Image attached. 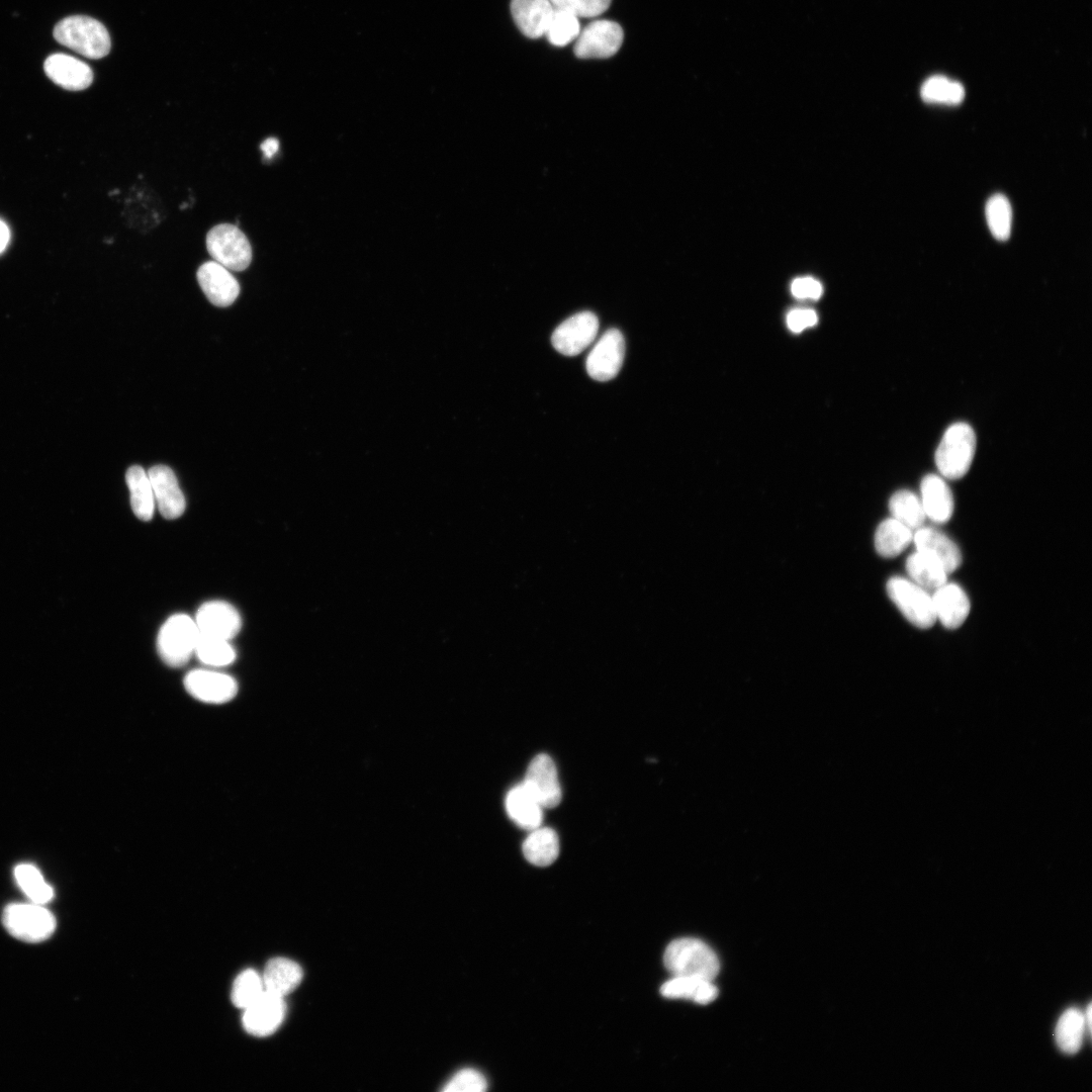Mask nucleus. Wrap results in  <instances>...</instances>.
Here are the masks:
<instances>
[{
	"instance_id": "f257e3e1",
	"label": "nucleus",
	"mask_w": 1092,
	"mask_h": 1092,
	"mask_svg": "<svg viewBox=\"0 0 1092 1092\" xmlns=\"http://www.w3.org/2000/svg\"><path fill=\"white\" fill-rule=\"evenodd\" d=\"M663 963L673 977H697L713 981L720 970L716 953L702 940L684 937L665 948Z\"/></svg>"
},
{
	"instance_id": "f03ea898",
	"label": "nucleus",
	"mask_w": 1092,
	"mask_h": 1092,
	"mask_svg": "<svg viewBox=\"0 0 1092 1092\" xmlns=\"http://www.w3.org/2000/svg\"><path fill=\"white\" fill-rule=\"evenodd\" d=\"M55 39L89 59L105 57L111 48L109 33L98 20L84 15L69 16L54 28Z\"/></svg>"
},
{
	"instance_id": "7ed1b4c3",
	"label": "nucleus",
	"mask_w": 1092,
	"mask_h": 1092,
	"mask_svg": "<svg viewBox=\"0 0 1092 1092\" xmlns=\"http://www.w3.org/2000/svg\"><path fill=\"white\" fill-rule=\"evenodd\" d=\"M976 451V434L964 422L950 425L935 451L934 459L940 475L947 479L963 477L970 469Z\"/></svg>"
},
{
	"instance_id": "20e7f679",
	"label": "nucleus",
	"mask_w": 1092,
	"mask_h": 1092,
	"mask_svg": "<svg viewBox=\"0 0 1092 1092\" xmlns=\"http://www.w3.org/2000/svg\"><path fill=\"white\" fill-rule=\"evenodd\" d=\"M198 637L194 619L186 614H175L165 621L158 633V653L169 666H183L194 654Z\"/></svg>"
},
{
	"instance_id": "39448f33",
	"label": "nucleus",
	"mask_w": 1092,
	"mask_h": 1092,
	"mask_svg": "<svg viewBox=\"0 0 1092 1092\" xmlns=\"http://www.w3.org/2000/svg\"><path fill=\"white\" fill-rule=\"evenodd\" d=\"M6 930L25 942H41L51 937L56 929V918L43 905L12 903L2 913Z\"/></svg>"
},
{
	"instance_id": "423d86ee",
	"label": "nucleus",
	"mask_w": 1092,
	"mask_h": 1092,
	"mask_svg": "<svg viewBox=\"0 0 1092 1092\" xmlns=\"http://www.w3.org/2000/svg\"><path fill=\"white\" fill-rule=\"evenodd\" d=\"M206 248L213 261L229 270L243 271L252 261V248L245 234L234 224L213 226L206 236Z\"/></svg>"
},
{
	"instance_id": "0eeeda50",
	"label": "nucleus",
	"mask_w": 1092,
	"mask_h": 1092,
	"mask_svg": "<svg viewBox=\"0 0 1092 1092\" xmlns=\"http://www.w3.org/2000/svg\"><path fill=\"white\" fill-rule=\"evenodd\" d=\"M887 593L904 617L914 626L927 629L935 621L932 596L911 579L894 576L887 582Z\"/></svg>"
},
{
	"instance_id": "6e6552de",
	"label": "nucleus",
	"mask_w": 1092,
	"mask_h": 1092,
	"mask_svg": "<svg viewBox=\"0 0 1092 1092\" xmlns=\"http://www.w3.org/2000/svg\"><path fill=\"white\" fill-rule=\"evenodd\" d=\"M623 38V29L617 22L596 20L580 30L573 52L580 59L609 58L619 51Z\"/></svg>"
},
{
	"instance_id": "1a4fd4ad",
	"label": "nucleus",
	"mask_w": 1092,
	"mask_h": 1092,
	"mask_svg": "<svg viewBox=\"0 0 1092 1092\" xmlns=\"http://www.w3.org/2000/svg\"><path fill=\"white\" fill-rule=\"evenodd\" d=\"M599 320L590 311L575 313L562 322L553 332V347L565 356H575L586 349L596 339Z\"/></svg>"
},
{
	"instance_id": "9d476101",
	"label": "nucleus",
	"mask_w": 1092,
	"mask_h": 1092,
	"mask_svg": "<svg viewBox=\"0 0 1092 1092\" xmlns=\"http://www.w3.org/2000/svg\"><path fill=\"white\" fill-rule=\"evenodd\" d=\"M625 355V341L621 332L610 329L604 333L586 358V371L598 381H608L620 371Z\"/></svg>"
},
{
	"instance_id": "9b49d317",
	"label": "nucleus",
	"mask_w": 1092,
	"mask_h": 1092,
	"mask_svg": "<svg viewBox=\"0 0 1092 1092\" xmlns=\"http://www.w3.org/2000/svg\"><path fill=\"white\" fill-rule=\"evenodd\" d=\"M523 784L542 808H554L561 801L557 769L547 754H538L531 760Z\"/></svg>"
},
{
	"instance_id": "f8f14e48",
	"label": "nucleus",
	"mask_w": 1092,
	"mask_h": 1092,
	"mask_svg": "<svg viewBox=\"0 0 1092 1092\" xmlns=\"http://www.w3.org/2000/svg\"><path fill=\"white\" fill-rule=\"evenodd\" d=\"M184 687L193 698L210 704L226 703L238 693V684L233 676L202 668L189 671Z\"/></svg>"
},
{
	"instance_id": "ddd939ff",
	"label": "nucleus",
	"mask_w": 1092,
	"mask_h": 1092,
	"mask_svg": "<svg viewBox=\"0 0 1092 1092\" xmlns=\"http://www.w3.org/2000/svg\"><path fill=\"white\" fill-rule=\"evenodd\" d=\"M286 1012L283 997L264 992L254 1003L244 1009L243 1026L254 1036H268L282 1024Z\"/></svg>"
},
{
	"instance_id": "4468645a",
	"label": "nucleus",
	"mask_w": 1092,
	"mask_h": 1092,
	"mask_svg": "<svg viewBox=\"0 0 1092 1092\" xmlns=\"http://www.w3.org/2000/svg\"><path fill=\"white\" fill-rule=\"evenodd\" d=\"M199 634L231 640L241 630L242 619L237 609L224 601L202 604L194 619Z\"/></svg>"
},
{
	"instance_id": "2eb2a0df",
	"label": "nucleus",
	"mask_w": 1092,
	"mask_h": 1092,
	"mask_svg": "<svg viewBox=\"0 0 1092 1092\" xmlns=\"http://www.w3.org/2000/svg\"><path fill=\"white\" fill-rule=\"evenodd\" d=\"M197 281L207 299L216 306L231 305L240 293V285L228 268L215 261L203 263L197 270Z\"/></svg>"
},
{
	"instance_id": "dca6fc26",
	"label": "nucleus",
	"mask_w": 1092,
	"mask_h": 1092,
	"mask_svg": "<svg viewBox=\"0 0 1092 1092\" xmlns=\"http://www.w3.org/2000/svg\"><path fill=\"white\" fill-rule=\"evenodd\" d=\"M148 475L161 515L168 520L179 518L185 511L186 502L173 470L166 465H155L148 470Z\"/></svg>"
},
{
	"instance_id": "f3484780",
	"label": "nucleus",
	"mask_w": 1092,
	"mask_h": 1092,
	"mask_svg": "<svg viewBox=\"0 0 1092 1092\" xmlns=\"http://www.w3.org/2000/svg\"><path fill=\"white\" fill-rule=\"evenodd\" d=\"M47 76L67 90H84L93 81V72L85 62L66 54H53L43 64Z\"/></svg>"
},
{
	"instance_id": "a211bd4d",
	"label": "nucleus",
	"mask_w": 1092,
	"mask_h": 1092,
	"mask_svg": "<svg viewBox=\"0 0 1092 1092\" xmlns=\"http://www.w3.org/2000/svg\"><path fill=\"white\" fill-rule=\"evenodd\" d=\"M916 550L935 559L947 573L954 571L962 562V554L957 544L942 532L928 527H920L913 534Z\"/></svg>"
},
{
	"instance_id": "6ab92c4d",
	"label": "nucleus",
	"mask_w": 1092,
	"mask_h": 1092,
	"mask_svg": "<svg viewBox=\"0 0 1092 1092\" xmlns=\"http://www.w3.org/2000/svg\"><path fill=\"white\" fill-rule=\"evenodd\" d=\"M932 602L936 619L948 629L962 626L971 609L965 590L960 585L947 583V581L934 590Z\"/></svg>"
},
{
	"instance_id": "aec40b11",
	"label": "nucleus",
	"mask_w": 1092,
	"mask_h": 1092,
	"mask_svg": "<svg viewBox=\"0 0 1092 1092\" xmlns=\"http://www.w3.org/2000/svg\"><path fill=\"white\" fill-rule=\"evenodd\" d=\"M919 497L926 518L931 521L941 524L952 516V492L940 475L930 473L923 477Z\"/></svg>"
},
{
	"instance_id": "412c9836",
	"label": "nucleus",
	"mask_w": 1092,
	"mask_h": 1092,
	"mask_svg": "<svg viewBox=\"0 0 1092 1092\" xmlns=\"http://www.w3.org/2000/svg\"><path fill=\"white\" fill-rule=\"evenodd\" d=\"M554 8L550 0H512L511 3L517 26L530 38L545 34Z\"/></svg>"
},
{
	"instance_id": "4be33fe9",
	"label": "nucleus",
	"mask_w": 1092,
	"mask_h": 1092,
	"mask_svg": "<svg viewBox=\"0 0 1092 1092\" xmlns=\"http://www.w3.org/2000/svg\"><path fill=\"white\" fill-rule=\"evenodd\" d=\"M302 977L301 967L286 958L271 959L262 975L265 991L283 998L297 988Z\"/></svg>"
},
{
	"instance_id": "5701e85b",
	"label": "nucleus",
	"mask_w": 1092,
	"mask_h": 1092,
	"mask_svg": "<svg viewBox=\"0 0 1092 1092\" xmlns=\"http://www.w3.org/2000/svg\"><path fill=\"white\" fill-rule=\"evenodd\" d=\"M542 809L523 783L515 786L507 795L506 810L510 818L523 829L532 831L541 825Z\"/></svg>"
},
{
	"instance_id": "b1692460",
	"label": "nucleus",
	"mask_w": 1092,
	"mask_h": 1092,
	"mask_svg": "<svg viewBox=\"0 0 1092 1092\" xmlns=\"http://www.w3.org/2000/svg\"><path fill=\"white\" fill-rule=\"evenodd\" d=\"M663 997L669 999H690L699 1004H708L718 996V989L712 981L697 977H672L660 987Z\"/></svg>"
},
{
	"instance_id": "393cba45",
	"label": "nucleus",
	"mask_w": 1092,
	"mask_h": 1092,
	"mask_svg": "<svg viewBox=\"0 0 1092 1092\" xmlns=\"http://www.w3.org/2000/svg\"><path fill=\"white\" fill-rule=\"evenodd\" d=\"M125 480L134 516L142 521H150L154 516L156 503L148 472L143 467L133 465L127 469Z\"/></svg>"
},
{
	"instance_id": "a878e982",
	"label": "nucleus",
	"mask_w": 1092,
	"mask_h": 1092,
	"mask_svg": "<svg viewBox=\"0 0 1092 1092\" xmlns=\"http://www.w3.org/2000/svg\"><path fill=\"white\" fill-rule=\"evenodd\" d=\"M526 859L538 867L550 866L559 854L556 832L548 827H538L527 836L522 845Z\"/></svg>"
},
{
	"instance_id": "bb28decb",
	"label": "nucleus",
	"mask_w": 1092,
	"mask_h": 1092,
	"mask_svg": "<svg viewBox=\"0 0 1092 1092\" xmlns=\"http://www.w3.org/2000/svg\"><path fill=\"white\" fill-rule=\"evenodd\" d=\"M913 534L910 528L894 518L886 519L876 530V550L881 556L895 557L913 541Z\"/></svg>"
},
{
	"instance_id": "cd10ccee",
	"label": "nucleus",
	"mask_w": 1092,
	"mask_h": 1092,
	"mask_svg": "<svg viewBox=\"0 0 1092 1092\" xmlns=\"http://www.w3.org/2000/svg\"><path fill=\"white\" fill-rule=\"evenodd\" d=\"M906 570L911 580L926 590H935L947 580V572L933 558L915 551L906 561Z\"/></svg>"
},
{
	"instance_id": "c85d7f7f",
	"label": "nucleus",
	"mask_w": 1092,
	"mask_h": 1092,
	"mask_svg": "<svg viewBox=\"0 0 1092 1092\" xmlns=\"http://www.w3.org/2000/svg\"><path fill=\"white\" fill-rule=\"evenodd\" d=\"M1086 1031L1085 1016L1075 1008L1068 1009L1060 1017L1055 1039L1059 1049L1068 1055L1079 1052Z\"/></svg>"
},
{
	"instance_id": "c756f323",
	"label": "nucleus",
	"mask_w": 1092,
	"mask_h": 1092,
	"mask_svg": "<svg viewBox=\"0 0 1092 1092\" xmlns=\"http://www.w3.org/2000/svg\"><path fill=\"white\" fill-rule=\"evenodd\" d=\"M889 509L892 518L912 531L922 527L926 519L920 497L908 489L896 491L890 498Z\"/></svg>"
},
{
	"instance_id": "7c9ffc66",
	"label": "nucleus",
	"mask_w": 1092,
	"mask_h": 1092,
	"mask_svg": "<svg viewBox=\"0 0 1092 1092\" xmlns=\"http://www.w3.org/2000/svg\"><path fill=\"white\" fill-rule=\"evenodd\" d=\"M920 95L927 103L958 105L965 98V89L960 82L935 75L922 84Z\"/></svg>"
},
{
	"instance_id": "2f4dec72",
	"label": "nucleus",
	"mask_w": 1092,
	"mask_h": 1092,
	"mask_svg": "<svg viewBox=\"0 0 1092 1092\" xmlns=\"http://www.w3.org/2000/svg\"><path fill=\"white\" fill-rule=\"evenodd\" d=\"M194 654L200 662L213 667L230 665L237 656L229 640L202 634H199Z\"/></svg>"
},
{
	"instance_id": "473e14b6",
	"label": "nucleus",
	"mask_w": 1092,
	"mask_h": 1092,
	"mask_svg": "<svg viewBox=\"0 0 1092 1092\" xmlns=\"http://www.w3.org/2000/svg\"><path fill=\"white\" fill-rule=\"evenodd\" d=\"M16 882L30 902L46 905L54 898L53 888L46 883L40 872L32 864L22 863L15 868Z\"/></svg>"
},
{
	"instance_id": "72a5a7b5",
	"label": "nucleus",
	"mask_w": 1092,
	"mask_h": 1092,
	"mask_svg": "<svg viewBox=\"0 0 1092 1092\" xmlns=\"http://www.w3.org/2000/svg\"><path fill=\"white\" fill-rule=\"evenodd\" d=\"M265 992L262 975L253 969L243 971L235 979L232 991V1003L245 1009Z\"/></svg>"
},
{
	"instance_id": "f704fd0d",
	"label": "nucleus",
	"mask_w": 1092,
	"mask_h": 1092,
	"mask_svg": "<svg viewBox=\"0 0 1092 1092\" xmlns=\"http://www.w3.org/2000/svg\"><path fill=\"white\" fill-rule=\"evenodd\" d=\"M986 218L989 230L998 241H1006L1011 232L1012 211L1008 199L1003 194H995L986 204Z\"/></svg>"
},
{
	"instance_id": "c9c22d12",
	"label": "nucleus",
	"mask_w": 1092,
	"mask_h": 1092,
	"mask_svg": "<svg viewBox=\"0 0 1092 1092\" xmlns=\"http://www.w3.org/2000/svg\"><path fill=\"white\" fill-rule=\"evenodd\" d=\"M580 32L578 17L558 8H554L545 34L550 43L564 47L576 39Z\"/></svg>"
},
{
	"instance_id": "e433bc0d",
	"label": "nucleus",
	"mask_w": 1092,
	"mask_h": 1092,
	"mask_svg": "<svg viewBox=\"0 0 1092 1092\" xmlns=\"http://www.w3.org/2000/svg\"><path fill=\"white\" fill-rule=\"evenodd\" d=\"M487 1082L484 1076L474 1069H463L455 1074L446 1086L444 1092H482L486 1090Z\"/></svg>"
},
{
	"instance_id": "4c0bfd02",
	"label": "nucleus",
	"mask_w": 1092,
	"mask_h": 1092,
	"mask_svg": "<svg viewBox=\"0 0 1092 1092\" xmlns=\"http://www.w3.org/2000/svg\"><path fill=\"white\" fill-rule=\"evenodd\" d=\"M555 8L565 10L576 17H596L603 14L611 0H550Z\"/></svg>"
},
{
	"instance_id": "58836bf2",
	"label": "nucleus",
	"mask_w": 1092,
	"mask_h": 1092,
	"mask_svg": "<svg viewBox=\"0 0 1092 1092\" xmlns=\"http://www.w3.org/2000/svg\"><path fill=\"white\" fill-rule=\"evenodd\" d=\"M792 294L800 299H818L823 288L821 283L812 277L796 278L791 284Z\"/></svg>"
},
{
	"instance_id": "ea45409f",
	"label": "nucleus",
	"mask_w": 1092,
	"mask_h": 1092,
	"mask_svg": "<svg viewBox=\"0 0 1092 1092\" xmlns=\"http://www.w3.org/2000/svg\"><path fill=\"white\" fill-rule=\"evenodd\" d=\"M817 321L816 311L809 308H795L787 315V325L795 333H800L806 328L814 326Z\"/></svg>"
},
{
	"instance_id": "a19ab883",
	"label": "nucleus",
	"mask_w": 1092,
	"mask_h": 1092,
	"mask_svg": "<svg viewBox=\"0 0 1092 1092\" xmlns=\"http://www.w3.org/2000/svg\"><path fill=\"white\" fill-rule=\"evenodd\" d=\"M278 148L279 142L275 138H268L260 145V149L264 154L265 159H271L277 153Z\"/></svg>"
},
{
	"instance_id": "79ce46f5",
	"label": "nucleus",
	"mask_w": 1092,
	"mask_h": 1092,
	"mask_svg": "<svg viewBox=\"0 0 1092 1092\" xmlns=\"http://www.w3.org/2000/svg\"><path fill=\"white\" fill-rule=\"evenodd\" d=\"M10 238L8 226L0 220V253L6 248Z\"/></svg>"
}]
</instances>
